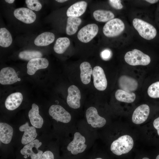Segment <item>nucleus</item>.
<instances>
[{
  "label": "nucleus",
  "instance_id": "3",
  "mask_svg": "<svg viewBox=\"0 0 159 159\" xmlns=\"http://www.w3.org/2000/svg\"><path fill=\"white\" fill-rule=\"evenodd\" d=\"M28 115L29 120L33 126L39 132L42 134H47L49 122H46L40 114L38 105L33 103L32 105L31 108L28 112Z\"/></svg>",
  "mask_w": 159,
  "mask_h": 159
},
{
  "label": "nucleus",
  "instance_id": "16",
  "mask_svg": "<svg viewBox=\"0 0 159 159\" xmlns=\"http://www.w3.org/2000/svg\"><path fill=\"white\" fill-rule=\"evenodd\" d=\"M19 80L15 70L11 67L2 69L0 72V83L3 85L13 84Z\"/></svg>",
  "mask_w": 159,
  "mask_h": 159
},
{
  "label": "nucleus",
  "instance_id": "32",
  "mask_svg": "<svg viewBox=\"0 0 159 159\" xmlns=\"http://www.w3.org/2000/svg\"><path fill=\"white\" fill-rule=\"evenodd\" d=\"M39 159H55L54 152L47 148L43 152Z\"/></svg>",
  "mask_w": 159,
  "mask_h": 159
},
{
  "label": "nucleus",
  "instance_id": "34",
  "mask_svg": "<svg viewBox=\"0 0 159 159\" xmlns=\"http://www.w3.org/2000/svg\"><path fill=\"white\" fill-rule=\"evenodd\" d=\"M109 2L110 5L113 8L117 9H120L123 6L121 3V1L120 0H110Z\"/></svg>",
  "mask_w": 159,
  "mask_h": 159
},
{
  "label": "nucleus",
  "instance_id": "7",
  "mask_svg": "<svg viewBox=\"0 0 159 159\" xmlns=\"http://www.w3.org/2000/svg\"><path fill=\"white\" fill-rule=\"evenodd\" d=\"M15 130L14 125L8 122L0 121V142L1 146H8L14 143Z\"/></svg>",
  "mask_w": 159,
  "mask_h": 159
},
{
  "label": "nucleus",
  "instance_id": "23",
  "mask_svg": "<svg viewBox=\"0 0 159 159\" xmlns=\"http://www.w3.org/2000/svg\"><path fill=\"white\" fill-rule=\"evenodd\" d=\"M55 39V35L51 32H45L38 35L34 40L35 45L38 46L48 45L52 43Z\"/></svg>",
  "mask_w": 159,
  "mask_h": 159
},
{
  "label": "nucleus",
  "instance_id": "19",
  "mask_svg": "<svg viewBox=\"0 0 159 159\" xmlns=\"http://www.w3.org/2000/svg\"><path fill=\"white\" fill-rule=\"evenodd\" d=\"M23 99V95L21 93L16 92L12 93L6 100L5 107L9 110H15L21 105Z\"/></svg>",
  "mask_w": 159,
  "mask_h": 159
},
{
  "label": "nucleus",
  "instance_id": "17",
  "mask_svg": "<svg viewBox=\"0 0 159 159\" xmlns=\"http://www.w3.org/2000/svg\"><path fill=\"white\" fill-rule=\"evenodd\" d=\"M149 106L146 104L142 105L134 110L132 116V122L136 124H141L147 119L150 113Z\"/></svg>",
  "mask_w": 159,
  "mask_h": 159
},
{
  "label": "nucleus",
  "instance_id": "27",
  "mask_svg": "<svg viewBox=\"0 0 159 159\" xmlns=\"http://www.w3.org/2000/svg\"><path fill=\"white\" fill-rule=\"evenodd\" d=\"M70 44V41L68 38L60 37L56 40L53 49L56 53L62 54L66 50Z\"/></svg>",
  "mask_w": 159,
  "mask_h": 159
},
{
  "label": "nucleus",
  "instance_id": "24",
  "mask_svg": "<svg viewBox=\"0 0 159 159\" xmlns=\"http://www.w3.org/2000/svg\"><path fill=\"white\" fill-rule=\"evenodd\" d=\"M82 22L81 19L79 17H69L67 19L66 27L67 34L71 35L75 34Z\"/></svg>",
  "mask_w": 159,
  "mask_h": 159
},
{
  "label": "nucleus",
  "instance_id": "40",
  "mask_svg": "<svg viewBox=\"0 0 159 159\" xmlns=\"http://www.w3.org/2000/svg\"><path fill=\"white\" fill-rule=\"evenodd\" d=\"M156 159H159V155L156 157Z\"/></svg>",
  "mask_w": 159,
  "mask_h": 159
},
{
  "label": "nucleus",
  "instance_id": "41",
  "mask_svg": "<svg viewBox=\"0 0 159 159\" xmlns=\"http://www.w3.org/2000/svg\"><path fill=\"white\" fill-rule=\"evenodd\" d=\"M142 159H149V158L146 157L143 158Z\"/></svg>",
  "mask_w": 159,
  "mask_h": 159
},
{
  "label": "nucleus",
  "instance_id": "35",
  "mask_svg": "<svg viewBox=\"0 0 159 159\" xmlns=\"http://www.w3.org/2000/svg\"><path fill=\"white\" fill-rule=\"evenodd\" d=\"M154 127L157 130V133L159 136V117L154 120L153 122Z\"/></svg>",
  "mask_w": 159,
  "mask_h": 159
},
{
  "label": "nucleus",
  "instance_id": "18",
  "mask_svg": "<svg viewBox=\"0 0 159 159\" xmlns=\"http://www.w3.org/2000/svg\"><path fill=\"white\" fill-rule=\"evenodd\" d=\"M48 60L45 58H38L29 61L27 65V73L34 74L38 70L47 68L49 65Z\"/></svg>",
  "mask_w": 159,
  "mask_h": 159
},
{
  "label": "nucleus",
  "instance_id": "14",
  "mask_svg": "<svg viewBox=\"0 0 159 159\" xmlns=\"http://www.w3.org/2000/svg\"><path fill=\"white\" fill-rule=\"evenodd\" d=\"M67 91V102L68 105L73 109L79 108L80 106L81 98L79 89L76 86L72 85L68 87Z\"/></svg>",
  "mask_w": 159,
  "mask_h": 159
},
{
  "label": "nucleus",
  "instance_id": "21",
  "mask_svg": "<svg viewBox=\"0 0 159 159\" xmlns=\"http://www.w3.org/2000/svg\"><path fill=\"white\" fill-rule=\"evenodd\" d=\"M87 6L84 1L77 2L70 6L67 11V16L78 17L85 12Z\"/></svg>",
  "mask_w": 159,
  "mask_h": 159
},
{
  "label": "nucleus",
  "instance_id": "6",
  "mask_svg": "<svg viewBox=\"0 0 159 159\" xmlns=\"http://www.w3.org/2000/svg\"><path fill=\"white\" fill-rule=\"evenodd\" d=\"M126 62L132 66H145L150 62V57L142 51L136 49L127 52L124 56Z\"/></svg>",
  "mask_w": 159,
  "mask_h": 159
},
{
  "label": "nucleus",
  "instance_id": "38",
  "mask_svg": "<svg viewBox=\"0 0 159 159\" xmlns=\"http://www.w3.org/2000/svg\"><path fill=\"white\" fill-rule=\"evenodd\" d=\"M56 1L60 3H63L67 1V0H56Z\"/></svg>",
  "mask_w": 159,
  "mask_h": 159
},
{
  "label": "nucleus",
  "instance_id": "26",
  "mask_svg": "<svg viewBox=\"0 0 159 159\" xmlns=\"http://www.w3.org/2000/svg\"><path fill=\"white\" fill-rule=\"evenodd\" d=\"M93 16L95 19L99 22H105L114 19L115 16L110 11L97 10L93 13Z\"/></svg>",
  "mask_w": 159,
  "mask_h": 159
},
{
  "label": "nucleus",
  "instance_id": "22",
  "mask_svg": "<svg viewBox=\"0 0 159 159\" xmlns=\"http://www.w3.org/2000/svg\"><path fill=\"white\" fill-rule=\"evenodd\" d=\"M80 78L82 82L84 84H88L90 82L92 70L90 63L84 62L80 65Z\"/></svg>",
  "mask_w": 159,
  "mask_h": 159
},
{
  "label": "nucleus",
  "instance_id": "11",
  "mask_svg": "<svg viewBox=\"0 0 159 159\" xmlns=\"http://www.w3.org/2000/svg\"><path fill=\"white\" fill-rule=\"evenodd\" d=\"M86 116L88 123L94 128H100L106 124L105 119L100 116L97 110L95 107H90L86 111Z\"/></svg>",
  "mask_w": 159,
  "mask_h": 159
},
{
  "label": "nucleus",
  "instance_id": "25",
  "mask_svg": "<svg viewBox=\"0 0 159 159\" xmlns=\"http://www.w3.org/2000/svg\"><path fill=\"white\" fill-rule=\"evenodd\" d=\"M115 95L118 101L128 103L133 102L136 98V95L133 92H128L121 89L117 90Z\"/></svg>",
  "mask_w": 159,
  "mask_h": 159
},
{
  "label": "nucleus",
  "instance_id": "12",
  "mask_svg": "<svg viewBox=\"0 0 159 159\" xmlns=\"http://www.w3.org/2000/svg\"><path fill=\"white\" fill-rule=\"evenodd\" d=\"M98 31V27L96 24H88L79 30L77 34V38L81 42L87 43L97 35Z\"/></svg>",
  "mask_w": 159,
  "mask_h": 159
},
{
  "label": "nucleus",
  "instance_id": "29",
  "mask_svg": "<svg viewBox=\"0 0 159 159\" xmlns=\"http://www.w3.org/2000/svg\"><path fill=\"white\" fill-rule=\"evenodd\" d=\"M42 56V53L39 51L25 50L20 52L19 55L21 59L30 60L32 59L41 58Z\"/></svg>",
  "mask_w": 159,
  "mask_h": 159
},
{
  "label": "nucleus",
  "instance_id": "36",
  "mask_svg": "<svg viewBox=\"0 0 159 159\" xmlns=\"http://www.w3.org/2000/svg\"><path fill=\"white\" fill-rule=\"evenodd\" d=\"M146 1L151 4H154L158 2L159 0H146Z\"/></svg>",
  "mask_w": 159,
  "mask_h": 159
},
{
  "label": "nucleus",
  "instance_id": "30",
  "mask_svg": "<svg viewBox=\"0 0 159 159\" xmlns=\"http://www.w3.org/2000/svg\"><path fill=\"white\" fill-rule=\"evenodd\" d=\"M148 93L151 97L155 98H159V81L152 84L148 88Z\"/></svg>",
  "mask_w": 159,
  "mask_h": 159
},
{
  "label": "nucleus",
  "instance_id": "9",
  "mask_svg": "<svg viewBox=\"0 0 159 159\" xmlns=\"http://www.w3.org/2000/svg\"><path fill=\"white\" fill-rule=\"evenodd\" d=\"M125 28V24L122 20L119 18H114L105 24L103 32L106 37H113L119 35Z\"/></svg>",
  "mask_w": 159,
  "mask_h": 159
},
{
  "label": "nucleus",
  "instance_id": "13",
  "mask_svg": "<svg viewBox=\"0 0 159 159\" xmlns=\"http://www.w3.org/2000/svg\"><path fill=\"white\" fill-rule=\"evenodd\" d=\"M93 83L95 88L99 91H103L107 86V81L104 71L99 66H95L92 70Z\"/></svg>",
  "mask_w": 159,
  "mask_h": 159
},
{
  "label": "nucleus",
  "instance_id": "10",
  "mask_svg": "<svg viewBox=\"0 0 159 159\" xmlns=\"http://www.w3.org/2000/svg\"><path fill=\"white\" fill-rule=\"evenodd\" d=\"M48 113L52 119L57 122L67 124L71 119L69 113L59 105H51L49 109Z\"/></svg>",
  "mask_w": 159,
  "mask_h": 159
},
{
  "label": "nucleus",
  "instance_id": "1",
  "mask_svg": "<svg viewBox=\"0 0 159 159\" xmlns=\"http://www.w3.org/2000/svg\"><path fill=\"white\" fill-rule=\"evenodd\" d=\"M16 122V125H14L15 130L14 144L15 142L18 143L20 148L31 142L39 136V132L29 120Z\"/></svg>",
  "mask_w": 159,
  "mask_h": 159
},
{
  "label": "nucleus",
  "instance_id": "15",
  "mask_svg": "<svg viewBox=\"0 0 159 159\" xmlns=\"http://www.w3.org/2000/svg\"><path fill=\"white\" fill-rule=\"evenodd\" d=\"M14 14L18 19L27 24L34 22L36 17V14L32 10L26 8L16 9L14 12Z\"/></svg>",
  "mask_w": 159,
  "mask_h": 159
},
{
  "label": "nucleus",
  "instance_id": "8",
  "mask_svg": "<svg viewBox=\"0 0 159 159\" xmlns=\"http://www.w3.org/2000/svg\"><path fill=\"white\" fill-rule=\"evenodd\" d=\"M86 139L85 137L78 132H75L73 140L67 147L69 154L73 156H77L83 153L86 150L87 146L85 144Z\"/></svg>",
  "mask_w": 159,
  "mask_h": 159
},
{
  "label": "nucleus",
  "instance_id": "39",
  "mask_svg": "<svg viewBox=\"0 0 159 159\" xmlns=\"http://www.w3.org/2000/svg\"><path fill=\"white\" fill-rule=\"evenodd\" d=\"M91 159H103L102 158L100 157H97L96 156H95L94 157H93V158Z\"/></svg>",
  "mask_w": 159,
  "mask_h": 159
},
{
  "label": "nucleus",
  "instance_id": "28",
  "mask_svg": "<svg viewBox=\"0 0 159 159\" xmlns=\"http://www.w3.org/2000/svg\"><path fill=\"white\" fill-rule=\"evenodd\" d=\"M12 39L9 32L5 28L0 29V45L4 47H9L11 44Z\"/></svg>",
  "mask_w": 159,
  "mask_h": 159
},
{
  "label": "nucleus",
  "instance_id": "31",
  "mask_svg": "<svg viewBox=\"0 0 159 159\" xmlns=\"http://www.w3.org/2000/svg\"><path fill=\"white\" fill-rule=\"evenodd\" d=\"M27 6L29 9L38 11L42 8L41 4L37 0H26L25 1Z\"/></svg>",
  "mask_w": 159,
  "mask_h": 159
},
{
  "label": "nucleus",
  "instance_id": "4",
  "mask_svg": "<svg viewBox=\"0 0 159 159\" xmlns=\"http://www.w3.org/2000/svg\"><path fill=\"white\" fill-rule=\"evenodd\" d=\"M133 145L132 138L130 135H125L112 142L110 150L114 154L120 155L128 153L132 149Z\"/></svg>",
  "mask_w": 159,
  "mask_h": 159
},
{
  "label": "nucleus",
  "instance_id": "37",
  "mask_svg": "<svg viewBox=\"0 0 159 159\" xmlns=\"http://www.w3.org/2000/svg\"><path fill=\"white\" fill-rule=\"evenodd\" d=\"M5 1L8 3L11 4L13 3L15 1L14 0H6Z\"/></svg>",
  "mask_w": 159,
  "mask_h": 159
},
{
  "label": "nucleus",
  "instance_id": "33",
  "mask_svg": "<svg viewBox=\"0 0 159 159\" xmlns=\"http://www.w3.org/2000/svg\"><path fill=\"white\" fill-rule=\"evenodd\" d=\"M100 55L103 59L105 60H108L112 57V53L110 49H106L101 52Z\"/></svg>",
  "mask_w": 159,
  "mask_h": 159
},
{
  "label": "nucleus",
  "instance_id": "5",
  "mask_svg": "<svg viewBox=\"0 0 159 159\" xmlns=\"http://www.w3.org/2000/svg\"><path fill=\"white\" fill-rule=\"evenodd\" d=\"M132 24L134 28L140 35L144 39L151 40L156 36L157 31L150 24L138 18L134 19Z\"/></svg>",
  "mask_w": 159,
  "mask_h": 159
},
{
  "label": "nucleus",
  "instance_id": "20",
  "mask_svg": "<svg viewBox=\"0 0 159 159\" xmlns=\"http://www.w3.org/2000/svg\"><path fill=\"white\" fill-rule=\"evenodd\" d=\"M119 85L121 90L128 92L135 91L138 87L137 81L132 78L123 75L119 80Z\"/></svg>",
  "mask_w": 159,
  "mask_h": 159
},
{
  "label": "nucleus",
  "instance_id": "2",
  "mask_svg": "<svg viewBox=\"0 0 159 159\" xmlns=\"http://www.w3.org/2000/svg\"><path fill=\"white\" fill-rule=\"evenodd\" d=\"M47 134H42L31 142L20 148L19 154L24 159H39L47 148Z\"/></svg>",
  "mask_w": 159,
  "mask_h": 159
}]
</instances>
